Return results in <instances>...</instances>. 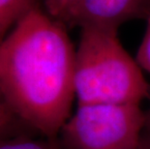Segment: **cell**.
Returning a JSON list of instances; mask_svg holds the SVG:
<instances>
[{"label": "cell", "mask_w": 150, "mask_h": 149, "mask_svg": "<svg viewBox=\"0 0 150 149\" xmlns=\"http://www.w3.org/2000/svg\"><path fill=\"white\" fill-rule=\"evenodd\" d=\"M0 149H62L58 138H34L31 135L18 136L0 142Z\"/></svg>", "instance_id": "7"}, {"label": "cell", "mask_w": 150, "mask_h": 149, "mask_svg": "<svg viewBox=\"0 0 150 149\" xmlns=\"http://www.w3.org/2000/svg\"><path fill=\"white\" fill-rule=\"evenodd\" d=\"M136 60L142 70L150 74V13L147 17V25L144 36L138 49Z\"/></svg>", "instance_id": "9"}, {"label": "cell", "mask_w": 150, "mask_h": 149, "mask_svg": "<svg viewBox=\"0 0 150 149\" xmlns=\"http://www.w3.org/2000/svg\"><path fill=\"white\" fill-rule=\"evenodd\" d=\"M79 1L81 0H43L47 15L65 26H69Z\"/></svg>", "instance_id": "8"}, {"label": "cell", "mask_w": 150, "mask_h": 149, "mask_svg": "<svg viewBox=\"0 0 150 149\" xmlns=\"http://www.w3.org/2000/svg\"><path fill=\"white\" fill-rule=\"evenodd\" d=\"M148 99L150 101V95H149ZM145 117H146L145 128H146V130H147V132H150V106H149V109H147V112H145Z\"/></svg>", "instance_id": "11"}, {"label": "cell", "mask_w": 150, "mask_h": 149, "mask_svg": "<svg viewBox=\"0 0 150 149\" xmlns=\"http://www.w3.org/2000/svg\"><path fill=\"white\" fill-rule=\"evenodd\" d=\"M75 92L78 105L135 104L150 95L142 69L118 39V30L81 28L76 49Z\"/></svg>", "instance_id": "2"}, {"label": "cell", "mask_w": 150, "mask_h": 149, "mask_svg": "<svg viewBox=\"0 0 150 149\" xmlns=\"http://www.w3.org/2000/svg\"><path fill=\"white\" fill-rule=\"evenodd\" d=\"M145 125L140 105H78L58 141L62 149H138Z\"/></svg>", "instance_id": "3"}, {"label": "cell", "mask_w": 150, "mask_h": 149, "mask_svg": "<svg viewBox=\"0 0 150 149\" xmlns=\"http://www.w3.org/2000/svg\"><path fill=\"white\" fill-rule=\"evenodd\" d=\"M75 67L76 49L66 26L37 6L0 44V91L33 131L58 138L72 115Z\"/></svg>", "instance_id": "1"}, {"label": "cell", "mask_w": 150, "mask_h": 149, "mask_svg": "<svg viewBox=\"0 0 150 149\" xmlns=\"http://www.w3.org/2000/svg\"><path fill=\"white\" fill-rule=\"evenodd\" d=\"M150 0H81L69 27L86 26L118 30L126 21L148 17Z\"/></svg>", "instance_id": "4"}, {"label": "cell", "mask_w": 150, "mask_h": 149, "mask_svg": "<svg viewBox=\"0 0 150 149\" xmlns=\"http://www.w3.org/2000/svg\"><path fill=\"white\" fill-rule=\"evenodd\" d=\"M138 149H150V132H147V134L142 136Z\"/></svg>", "instance_id": "10"}, {"label": "cell", "mask_w": 150, "mask_h": 149, "mask_svg": "<svg viewBox=\"0 0 150 149\" xmlns=\"http://www.w3.org/2000/svg\"><path fill=\"white\" fill-rule=\"evenodd\" d=\"M35 134L37 133L13 112L0 91V142L18 136Z\"/></svg>", "instance_id": "6"}, {"label": "cell", "mask_w": 150, "mask_h": 149, "mask_svg": "<svg viewBox=\"0 0 150 149\" xmlns=\"http://www.w3.org/2000/svg\"><path fill=\"white\" fill-rule=\"evenodd\" d=\"M37 6L38 0H0V44L18 21Z\"/></svg>", "instance_id": "5"}]
</instances>
